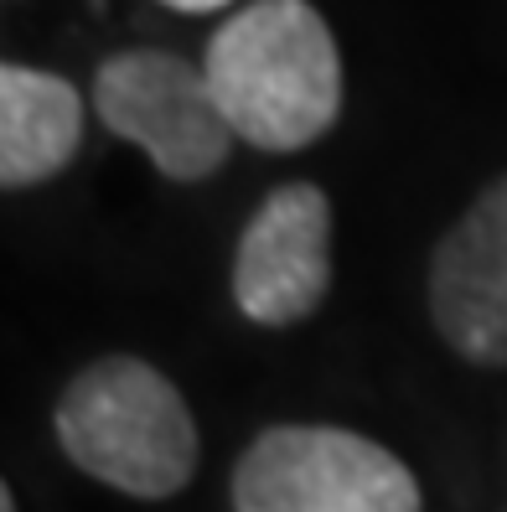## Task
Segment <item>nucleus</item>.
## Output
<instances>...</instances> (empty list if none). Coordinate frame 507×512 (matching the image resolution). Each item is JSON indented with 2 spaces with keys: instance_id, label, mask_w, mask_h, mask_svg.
<instances>
[{
  "instance_id": "0eeeda50",
  "label": "nucleus",
  "mask_w": 507,
  "mask_h": 512,
  "mask_svg": "<svg viewBox=\"0 0 507 512\" xmlns=\"http://www.w3.org/2000/svg\"><path fill=\"white\" fill-rule=\"evenodd\" d=\"M83 140V99L68 78L6 63L0 68V187L21 192L57 176Z\"/></svg>"
},
{
  "instance_id": "423d86ee",
  "label": "nucleus",
  "mask_w": 507,
  "mask_h": 512,
  "mask_svg": "<svg viewBox=\"0 0 507 512\" xmlns=\"http://www.w3.org/2000/svg\"><path fill=\"white\" fill-rule=\"evenodd\" d=\"M430 321L466 363L507 368V176H497L435 244Z\"/></svg>"
},
{
  "instance_id": "39448f33",
  "label": "nucleus",
  "mask_w": 507,
  "mask_h": 512,
  "mask_svg": "<svg viewBox=\"0 0 507 512\" xmlns=\"http://www.w3.org/2000/svg\"><path fill=\"white\" fill-rule=\"evenodd\" d=\"M332 285V202L311 182L264 197L233 254V300L259 326L306 321Z\"/></svg>"
},
{
  "instance_id": "20e7f679",
  "label": "nucleus",
  "mask_w": 507,
  "mask_h": 512,
  "mask_svg": "<svg viewBox=\"0 0 507 512\" xmlns=\"http://www.w3.org/2000/svg\"><path fill=\"white\" fill-rule=\"evenodd\" d=\"M94 109L104 130L140 145L171 182H207L233 150V125L207 73L156 47L104 57L94 73Z\"/></svg>"
},
{
  "instance_id": "f03ea898",
  "label": "nucleus",
  "mask_w": 507,
  "mask_h": 512,
  "mask_svg": "<svg viewBox=\"0 0 507 512\" xmlns=\"http://www.w3.org/2000/svg\"><path fill=\"white\" fill-rule=\"evenodd\" d=\"M57 445L104 487L161 502L197 471V425L176 383L140 357H99L57 399Z\"/></svg>"
},
{
  "instance_id": "7ed1b4c3",
  "label": "nucleus",
  "mask_w": 507,
  "mask_h": 512,
  "mask_svg": "<svg viewBox=\"0 0 507 512\" xmlns=\"http://www.w3.org/2000/svg\"><path fill=\"white\" fill-rule=\"evenodd\" d=\"M233 512H425L414 471L368 435L275 425L233 466Z\"/></svg>"
},
{
  "instance_id": "6e6552de",
  "label": "nucleus",
  "mask_w": 507,
  "mask_h": 512,
  "mask_svg": "<svg viewBox=\"0 0 507 512\" xmlns=\"http://www.w3.org/2000/svg\"><path fill=\"white\" fill-rule=\"evenodd\" d=\"M171 11H187V16H202V11H223L228 0H166Z\"/></svg>"
},
{
  "instance_id": "f257e3e1",
  "label": "nucleus",
  "mask_w": 507,
  "mask_h": 512,
  "mask_svg": "<svg viewBox=\"0 0 507 512\" xmlns=\"http://www.w3.org/2000/svg\"><path fill=\"white\" fill-rule=\"evenodd\" d=\"M207 88L254 150H306L342 114V52L311 0H254L233 11L202 57Z\"/></svg>"
},
{
  "instance_id": "1a4fd4ad",
  "label": "nucleus",
  "mask_w": 507,
  "mask_h": 512,
  "mask_svg": "<svg viewBox=\"0 0 507 512\" xmlns=\"http://www.w3.org/2000/svg\"><path fill=\"white\" fill-rule=\"evenodd\" d=\"M0 512H16V497H11V487H0Z\"/></svg>"
}]
</instances>
